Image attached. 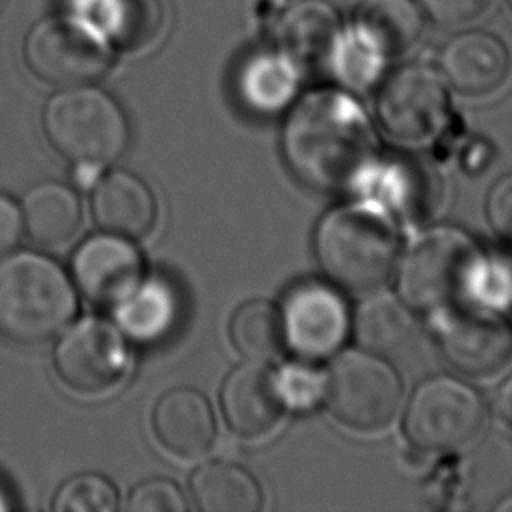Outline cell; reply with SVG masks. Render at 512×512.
I'll list each match as a JSON object with an SVG mask.
<instances>
[{
    "label": "cell",
    "mask_w": 512,
    "mask_h": 512,
    "mask_svg": "<svg viewBox=\"0 0 512 512\" xmlns=\"http://www.w3.org/2000/svg\"><path fill=\"white\" fill-rule=\"evenodd\" d=\"M512 58L506 42L488 30L452 36L440 54L444 80L460 94L480 98L496 92L508 78Z\"/></svg>",
    "instance_id": "14"
},
{
    "label": "cell",
    "mask_w": 512,
    "mask_h": 512,
    "mask_svg": "<svg viewBox=\"0 0 512 512\" xmlns=\"http://www.w3.org/2000/svg\"><path fill=\"white\" fill-rule=\"evenodd\" d=\"M182 316L180 292L162 276L142 278L140 284L116 304L118 328L124 336L154 344L168 338Z\"/></svg>",
    "instance_id": "20"
},
{
    "label": "cell",
    "mask_w": 512,
    "mask_h": 512,
    "mask_svg": "<svg viewBox=\"0 0 512 512\" xmlns=\"http://www.w3.org/2000/svg\"><path fill=\"white\" fill-rule=\"evenodd\" d=\"M272 376L282 404L292 410H310L326 398L328 378L308 360L288 362Z\"/></svg>",
    "instance_id": "29"
},
{
    "label": "cell",
    "mask_w": 512,
    "mask_h": 512,
    "mask_svg": "<svg viewBox=\"0 0 512 512\" xmlns=\"http://www.w3.org/2000/svg\"><path fill=\"white\" fill-rule=\"evenodd\" d=\"M126 508L132 512H184L186 500L174 482L154 478L132 490Z\"/></svg>",
    "instance_id": "30"
},
{
    "label": "cell",
    "mask_w": 512,
    "mask_h": 512,
    "mask_svg": "<svg viewBox=\"0 0 512 512\" xmlns=\"http://www.w3.org/2000/svg\"><path fill=\"white\" fill-rule=\"evenodd\" d=\"M230 340L250 362H266L284 346L280 308L266 300H250L230 318Z\"/></svg>",
    "instance_id": "26"
},
{
    "label": "cell",
    "mask_w": 512,
    "mask_h": 512,
    "mask_svg": "<svg viewBox=\"0 0 512 512\" xmlns=\"http://www.w3.org/2000/svg\"><path fill=\"white\" fill-rule=\"evenodd\" d=\"M52 508L56 512H112L118 508V492L102 474H76L60 486Z\"/></svg>",
    "instance_id": "28"
},
{
    "label": "cell",
    "mask_w": 512,
    "mask_h": 512,
    "mask_svg": "<svg viewBox=\"0 0 512 512\" xmlns=\"http://www.w3.org/2000/svg\"><path fill=\"white\" fill-rule=\"evenodd\" d=\"M28 70L56 88L86 86L112 66L114 46L84 18L64 12L38 20L24 38Z\"/></svg>",
    "instance_id": "6"
},
{
    "label": "cell",
    "mask_w": 512,
    "mask_h": 512,
    "mask_svg": "<svg viewBox=\"0 0 512 512\" xmlns=\"http://www.w3.org/2000/svg\"><path fill=\"white\" fill-rule=\"evenodd\" d=\"M376 116L382 132L396 142H428L444 130L450 116L446 84L428 66H402L380 86Z\"/></svg>",
    "instance_id": "9"
},
{
    "label": "cell",
    "mask_w": 512,
    "mask_h": 512,
    "mask_svg": "<svg viewBox=\"0 0 512 512\" xmlns=\"http://www.w3.org/2000/svg\"><path fill=\"white\" fill-rule=\"evenodd\" d=\"M508 6H510V10H512V0H508Z\"/></svg>",
    "instance_id": "36"
},
{
    "label": "cell",
    "mask_w": 512,
    "mask_h": 512,
    "mask_svg": "<svg viewBox=\"0 0 512 512\" xmlns=\"http://www.w3.org/2000/svg\"><path fill=\"white\" fill-rule=\"evenodd\" d=\"M280 318L284 344L300 360L316 362L338 354L344 346L352 312L330 280H302L284 294Z\"/></svg>",
    "instance_id": "10"
},
{
    "label": "cell",
    "mask_w": 512,
    "mask_h": 512,
    "mask_svg": "<svg viewBox=\"0 0 512 512\" xmlns=\"http://www.w3.org/2000/svg\"><path fill=\"white\" fill-rule=\"evenodd\" d=\"M434 314L438 346L454 370L486 378L512 360V326L494 308L456 302Z\"/></svg>",
    "instance_id": "11"
},
{
    "label": "cell",
    "mask_w": 512,
    "mask_h": 512,
    "mask_svg": "<svg viewBox=\"0 0 512 512\" xmlns=\"http://www.w3.org/2000/svg\"><path fill=\"white\" fill-rule=\"evenodd\" d=\"M496 512H512V494L506 496L504 500H500L496 506H494Z\"/></svg>",
    "instance_id": "35"
},
{
    "label": "cell",
    "mask_w": 512,
    "mask_h": 512,
    "mask_svg": "<svg viewBox=\"0 0 512 512\" xmlns=\"http://www.w3.org/2000/svg\"><path fill=\"white\" fill-rule=\"evenodd\" d=\"M190 492L202 512H256L262 506L256 478L228 462L198 468L190 480Z\"/></svg>",
    "instance_id": "25"
},
{
    "label": "cell",
    "mask_w": 512,
    "mask_h": 512,
    "mask_svg": "<svg viewBox=\"0 0 512 512\" xmlns=\"http://www.w3.org/2000/svg\"><path fill=\"white\" fill-rule=\"evenodd\" d=\"M412 308L390 292H368L350 320V334L362 350L378 356L396 354L414 336Z\"/></svg>",
    "instance_id": "22"
},
{
    "label": "cell",
    "mask_w": 512,
    "mask_h": 512,
    "mask_svg": "<svg viewBox=\"0 0 512 512\" xmlns=\"http://www.w3.org/2000/svg\"><path fill=\"white\" fill-rule=\"evenodd\" d=\"M484 262V252L468 232L448 224L432 226L398 256V296L412 310H442L474 292Z\"/></svg>",
    "instance_id": "4"
},
{
    "label": "cell",
    "mask_w": 512,
    "mask_h": 512,
    "mask_svg": "<svg viewBox=\"0 0 512 512\" xmlns=\"http://www.w3.org/2000/svg\"><path fill=\"white\" fill-rule=\"evenodd\" d=\"M68 12L90 22L124 52L152 48L166 26L160 0H68Z\"/></svg>",
    "instance_id": "16"
},
{
    "label": "cell",
    "mask_w": 512,
    "mask_h": 512,
    "mask_svg": "<svg viewBox=\"0 0 512 512\" xmlns=\"http://www.w3.org/2000/svg\"><path fill=\"white\" fill-rule=\"evenodd\" d=\"M42 128L52 148L76 166H106L124 154L130 140L122 106L90 84L60 88L50 96Z\"/></svg>",
    "instance_id": "5"
},
{
    "label": "cell",
    "mask_w": 512,
    "mask_h": 512,
    "mask_svg": "<svg viewBox=\"0 0 512 512\" xmlns=\"http://www.w3.org/2000/svg\"><path fill=\"white\" fill-rule=\"evenodd\" d=\"M326 404L348 428H384L402 402V382L392 364L368 350L340 352L326 374Z\"/></svg>",
    "instance_id": "7"
},
{
    "label": "cell",
    "mask_w": 512,
    "mask_h": 512,
    "mask_svg": "<svg viewBox=\"0 0 512 512\" xmlns=\"http://www.w3.org/2000/svg\"><path fill=\"white\" fill-rule=\"evenodd\" d=\"M144 260L130 238L96 234L84 240L72 258L76 288L94 304L116 306L142 280Z\"/></svg>",
    "instance_id": "13"
},
{
    "label": "cell",
    "mask_w": 512,
    "mask_h": 512,
    "mask_svg": "<svg viewBox=\"0 0 512 512\" xmlns=\"http://www.w3.org/2000/svg\"><path fill=\"white\" fill-rule=\"evenodd\" d=\"M152 428L158 442L180 458H198L216 440L212 408L200 392L190 388L170 390L156 402Z\"/></svg>",
    "instance_id": "18"
},
{
    "label": "cell",
    "mask_w": 512,
    "mask_h": 512,
    "mask_svg": "<svg viewBox=\"0 0 512 512\" xmlns=\"http://www.w3.org/2000/svg\"><path fill=\"white\" fill-rule=\"evenodd\" d=\"M60 380L80 394H102L126 376L128 348L122 332L106 320L84 318L54 348Z\"/></svg>",
    "instance_id": "12"
},
{
    "label": "cell",
    "mask_w": 512,
    "mask_h": 512,
    "mask_svg": "<svg viewBox=\"0 0 512 512\" xmlns=\"http://www.w3.org/2000/svg\"><path fill=\"white\" fill-rule=\"evenodd\" d=\"M300 84V62L278 46L250 54L238 68L236 92L254 114L272 116L292 104Z\"/></svg>",
    "instance_id": "19"
},
{
    "label": "cell",
    "mask_w": 512,
    "mask_h": 512,
    "mask_svg": "<svg viewBox=\"0 0 512 512\" xmlns=\"http://www.w3.org/2000/svg\"><path fill=\"white\" fill-rule=\"evenodd\" d=\"M24 230L22 212L14 200L0 194V258L6 256L20 240Z\"/></svg>",
    "instance_id": "33"
},
{
    "label": "cell",
    "mask_w": 512,
    "mask_h": 512,
    "mask_svg": "<svg viewBox=\"0 0 512 512\" xmlns=\"http://www.w3.org/2000/svg\"><path fill=\"white\" fill-rule=\"evenodd\" d=\"M280 148L288 170L316 192L356 186L370 168L376 138L360 102L340 88H316L286 114Z\"/></svg>",
    "instance_id": "1"
},
{
    "label": "cell",
    "mask_w": 512,
    "mask_h": 512,
    "mask_svg": "<svg viewBox=\"0 0 512 512\" xmlns=\"http://www.w3.org/2000/svg\"><path fill=\"white\" fill-rule=\"evenodd\" d=\"M76 288L66 272L38 252L0 258V336L16 344H42L76 314Z\"/></svg>",
    "instance_id": "3"
},
{
    "label": "cell",
    "mask_w": 512,
    "mask_h": 512,
    "mask_svg": "<svg viewBox=\"0 0 512 512\" xmlns=\"http://www.w3.org/2000/svg\"><path fill=\"white\" fill-rule=\"evenodd\" d=\"M496 412L502 418V422L512 428V374L502 384V388L496 396Z\"/></svg>",
    "instance_id": "34"
},
{
    "label": "cell",
    "mask_w": 512,
    "mask_h": 512,
    "mask_svg": "<svg viewBox=\"0 0 512 512\" xmlns=\"http://www.w3.org/2000/svg\"><path fill=\"white\" fill-rule=\"evenodd\" d=\"M424 10L418 0H362L352 24L388 58L406 54L424 32Z\"/></svg>",
    "instance_id": "24"
},
{
    "label": "cell",
    "mask_w": 512,
    "mask_h": 512,
    "mask_svg": "<svg viewBox=\"0 0 512 512\" xmlns=\"http://www.w3.org/2000/svg\"><path fill=\"white\" fill-rule=\"evenodd\" d=\"M342 22L338 10L326 0H300L288 8L276 28L278 48L298 62L324 60Z\"/></svg>",
    "instance_id": "23"
},
{
    "label": "cell",
    "mask_w": 512,
    "mask_h": 512,
    "mask_svg": "<svg viewBox=\"0 0 512 512\" xmlns=\"http://www.w3.org/2000/svg\"><path fill=\"white\" fill-rule=\"evenodd\" d=\"M492 2L494 0H418L424 14L446 26L470 22L482 16Z\"/></svg>",
    "instance_id": "32"
},
{
    "label": "cell",
    "mask_w": 512,
    "mask_h": 512,
    "mask_svg": "<svg viewBox=\"0 0 512 512\" xmlns=\"http://www.w3.org/2000/svg\"><path fill=\"white\" fill-rule=\"evenodd\" d=\"M26 234L40 246L68 244L82 226V206L76 192L60 182L32 186L20 206Z\"/></svg>",
    "instance_id": "21"
},
{
    "label": "cell",
    "mask_w": 512,
    "mask_h": 512,
    "mask_svg": "<svg viewBox=\"0 0 512 512\" xmlns=\"http://www.w3.org/2000/svg\"><path fill=\"white\" fill-rule=\"evenodd\" d=\"M314 254L326 278L342 290H380L400 256L398 226L374 198L328 210L314 232Z\"/></svg>",
    "instance_id": "2"
},
{
    "label": "cell",
    "mask_w": 512,
    "mask_h": 512,
    "mask_svg": "<svg viewBox=\"0 0 512 512\" xmlns=\"http://www.w3.org/2000/svg\"><path fill=\"white\" fill-rule=\"evenodd\" d=\"M324 60L342 86L364 90L380 78L390 58L350 22L342 26Z\"/></svg>",
    "instance_id": "27"
},
{
    "label": "cell",
    "mask_w": 512,
    "mask_h": 512,
    "mask_svg": "<svg viewBox=\"0 0 512 512\" xmlns=\"http://www.w3.org/2000/svg\"><path fill=\"white\" fill-rule=\"evenodd\" d=\"M90 212L102 232L138 240L152 230L158 208L144 180L126 170H112L94 184Z\"/></svg>",
    "instance_id": "17"
},
{
    "label": "cell",
    "mask_w": 512,
    "mask_h": 512,
    "mask_svg": "<svg viewBox=\"0 0 512 512\" xmlns=\"http://www.w3.org/2000/svg\"><path fill=\"white\" fill-rule=\"evenodd\" d=\"M220 406L232 432L242 438L268 434L278 424L284 410L274 376L262 362L242 364L226 376Z\"/></svg>",
    "instance_id": "15"
},
{
    "label": "cell",
    "mask_w": 512,
    "mask_h": 512,
    "mask_svg": "<svg viewBox=\"0 0 512 512\" xmlns=\"http://www.w3.org/2000/svg\"><path fill=\"white\" fill-rule=\"evenodd\" d=\"M486 216L490 228L512 246V174L500 178L488 192Z\"/></svg>",
    "instance_id": "31"
},
{
    "label": "cell",
    "mask_w": 512,
    "mask_h": 512,
    "mask_svg": "<svg viewBox=\"0 0 512 512\" xmlns=\"http://www.w3.org/2000/svg\"><path fill=\"white\" fill-rule=\"evenodd\" d=\"M482 422L484 404L472 386L452 376H434L414 390L404 432L422 450L448 452L472 442Z\"/></svg>",
    "instance_id": "8"
}]
</instances>
